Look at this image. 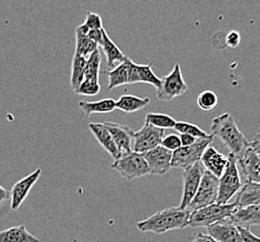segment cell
Segmentation results:
<instances>
[{"instance_id":"6da1fadb","label":"cell","mask_w":260,"mask_h":242,"mask_svg":"<svg viewBox=\"0 0 260 242\" xmlns=\"http://www.w3.org/2000/svg\"><path fill=\"white\" fill-rule=\"evenodd\" d=\"M212 134L217 137L221 143L237 158L249 147L250 143L238 128L237 124L230 113H224L212 120Z\"/></svg>"},{"instance_id":"7a4b0ae2","label":"cell","mask_w":260,"mask_h":242,"mask_svg":"<svg viewBox=\"0 0 260 242\" xmlns=\"http://www.w3.org/2000/svg\"><path fill=\"white\" fill-rule=\"evenodd\" d=\"M190 214L191 212L187 209L182 210L178 207L165 209L137 223L136 227L141 232H152L158 235L168 231L183 229L188 226Z\"/></svg>"},{"instance_id":"3957f363","label":"cell","mask_w":260,"mask_h":242,"mask_svg":"<svg viewBox=\"0 0 260 242\" xmlns=\"http://www.w3.org/2000/svg\"><path fill=\"white\" fill-rule=\"evenodd\" d=\"M236 201L226 204L214 203L204 208L191 212L188 226L190 227H208L210 225L218 223L222 220L226 219L238 208Z\"/></svg>"},{"instance_id":"277c9868","label":"cell","mask_w":260,"mask_h":242,"mask_svg":"<svg viewBox=\"0 0 260 242\" xmlns=\"http://www.w3.org/2000/svg\"><path fill=\"white\" fill-rule=\"evenodd\" d=\"M110 169L116 170L121 177L128 181H133L150 175V169L147 160L140 153L135 151L124 154L114 161Z\"/></svg>"},{"instance_id":"5b68a950","label":"cell","mask_w":260,"mask_h":242,"mask_svg":"<svg viewBox=\"0 0 260 242\" xmlns=\"http://www.w3.org/2000/svg\"><path fill=\"white\" fill-rule=\"evenodd\" d=\"M229 165L226 170L219 178L218 197L216 203L226 204L232 197L240 192L243 186V182L237 167V160L234 155L229 154Z\"/></svg>"},{"instance_id":"8992f818","label":"cell","mask_w":260,"mask_h":242,"mask_svg":"<svg viewBox=\"0 0 260 242\" xmlns=\"http://www.w3.org/2000/svg\"><path fill=\"white\" fill-rule=\"evenodd\" d=\"M215 139L214 134L205 138H199L191 146L181 147L173 152L172 168L187 169V167L201 161L204 150L212 145Z\"/></svg>"},{"instance_id":"52a82bcc","label":"cell","mask_w":260,"mask_h":242,"mask_svg":"<svg viewBox=\"0 0 260 242\" xmlns=\"http://www.w3.org/2000/svg\"><path fill=\"white\" fill-rule=\"evenodd\" d=\"M218 188L219 179L215 177V175L210 174L209 171L205 170L197 193L195 197H193L192 201L189 204L187 210L194 212L216 202L218 197Z\"/></svg>"},{"instance_id":"ba28073f","label":"cell","mask_w":260,"mask_h":242,"mask_svg":"<svg viewBox=\"0 0 260 242\" xmlns=\"http://www.w3.org/2000/svg\"><path fill=\"white\" fill-rule=\"evenodd\" d=\"M187 90V85L182 75L181 66L176 63L171 73L160 79V84L157 89V96L161 101H171L183 95Z\"/></svg>"},{"instance_id":"9c48e42d","label":"cell","mask_w":260,"mask_h":242,"mask_svg":"<svg viewBox=\"0 0 260 242\" xmlns=\"http://www.w3.org/2000/svg\"><path fill=\"white\" fill-rule=\"evenodd\" d=\"M204 165L201 161L193 164L187 167L183 172V195H182L181 203L178 208L186 210L188 208L189 204L192 201L193 197H195L198 190L200 183L204 176Z\"/></svg>"},{"instance_id":"30bf717a","label":"cell","mask_w":260,"mask_h":242,"mask_svg":"<svg viewBox=\"0 0 260 242\" xmlns=\"http://www.w3.org/2000/svg\"><path fill=\"white\" fill-rule=\"evenodd\" d=\"M164 131L165 130L164 129H159L147 122H145V125L141 130L135 132L134 151L143 154L160 146L164 139Z\"/></svg>"},{"instance_id":"8fae6325","label":"cell","mask_w":260,"mask_h":242,"mask_svg":"<svg viewBox=\"0 0 260 242\" xmlns=\"http://www.w3.org/2000/svg\"><path fill=\"white\" fill-rule=\"evenodd\" d=\"M236 160L243 185L247 182L260 183V158L251 147L237 157Z\"/></svg>"},{"instance_id":"7c38bea8","label":"cell","mask_w":260,"mask_h":242,"mask_svg":"<svg viewBox=\"0 0 260 242\" xmlns=\"http://www.w3.org/2000/svg\"><path fill=\"white\" fill-rule=\"evenodd\" d=\"M142 156L147 160L150 169V175H166L172 168L173 152L161 146L143 153Z\"/></svg>"},{"instance_id":"4fadbf2b","label":"cell","mask_w":260,"mask_h":242,"mask_svg":"<svg viewBox=\"0 0 260 242\" xmlns=\"http://www.w3.org/2000/svg\"><path fill=\"white\" fill-rule=\"evenodd\" d=\"M42 174V169L38 168L33 172L18 181L12 186L11 192V208L13 211H17L21 207L25 198L27 197L33 186L37 184Z\"/></svg>"},{"instance_id":"5bb4252c","label":"cell","mask_w":260,"mask_h":242,"mask_svg":"<svg viewBox=\"0 0 260 242\" xmlns=\"http://www.w3.org/2000/svg\"><path fill=\"white\" fill-rule=\"evenodd\" d=\"M201 162L204 165V169L210 174L215 175L218 179L220 178L229 165V157L219 152L213 145L204 150L201 158Z\"/></svg>"},{"instance_id":"9a60e30c","label":"cell","mask_w":260,"mask_h":242,"mask_svg":"<svg viewBox=\"0 0 260 242\" xmlns=\"http://www.w3.org/2000/svg\"><path fill=\"white\" fill-rule=\"evenodd\" d=\"M104 124L106 125V127L108 128L110 134L112 136L120 156L133 151L131 146L135 135L134 130L128 126L119 124L117 122L109 121V122H105Z\"/></svg>"},{"instance_id":"2e32d148","label":"cell","mask_w":260,"mask_h":242,"mask_svg":"<svg viewBox=\"0 0 260 242\" xmlns=\"http://www.w3.org/2000/svg\"><path fill=\"white\" fill-rule=\"evenodd\" d=\"M207 232L218 242H243L237 225H234L230 218L210 225Z\"/></svg>"},{"instance_id":"e0dca14e","label":"cell","mask_w":260,"mask_h":242,"mask_svg":"<svg viewBox=\"0 0 260 242\" xmlns=\"http://www.w3.org/2000/svg\"><path fill=\"white\" fill-rule=\"evenodd\" d=\"M229 218L234 225L248 229L252 225H260V205L238 207Z\"/></svg>"},{"instance_id":"ac0fdd59","label":"cell","mask_w":260,"mask_h":242,"mask_svg":"<svg viewBox=\"0 0 260 242\" xmlns=\"http://www.w3.org/2000/svg\"><path fill=\"white\" fill-rule=\"evenodd\" d=\"M89 130H91L92 135L96 139L100 146L116 160L120 157L118 147L114 142L108 128L104 123H90Z\"/></svg>"},{"instance_id":"d6986e66","label":"cell","mask_w":260,"mask_h":242,"mask_svg":"<svg viewBox=\"0 0 260 242\" xmlns=\"http://www.w3.org/2000/svg\"><path fill=\"white\" fill-rule=\"evenodd\" d=\"M102 49L103 52L107 59V66L109 70L119 65L120 62H123L125 59L124 53L119 50V47L115 44L113 40L110 39L108 32L103 30L102 43L99 46Z\"/></svg>"},{"instance_id":"ffe728a7","label":"cell","mask_w":260,"mask_h":242,"mask_svg":"<svg viewBox=\"0 0 260 242\" xmlns=\"http://www.w3.org/2000/svg\"><path fill=\"white\" fill-rule=\"evenodd\" d=\"M236 203L239 207L260 205V183H245L238 194Z\"/></svg>"},{"instance_id":"44dd1931","label":"cell","mask_w":260,"mask_h":242,"mask_svg":"<svg viewBox=\"0 0 260 242\" xmlns=\"http://www.w3.org/2000/svg\"><path fill=\"white\" fill-rule=\"evenodd\" d=\"M79 107L87 117L92 114H108L116 109V100L105 98L94 101H80Z\"/></svg>"},{"instance_id":"7402d4cb","label":"cell","mask_w":260,"mask_h":242,"mask_svg":"<svg viewBox=\"0 0 260 242\" xmlns=\"http://www.w3.org/2000/svg\"><path fill=\"white\" fill-rule=\"evenodd\" d=\"M0 242H40L38 237L29 233L24 225L13 226L0 231Z\"/></svg>"},{"instance_id":"603a6c76","label":"cell","mask_w":260,"mask_h":242,"mask_svg":"<svg viewBox=\"0 0 260 242\" xmlns=\"http://www.w3.org/2000/svg\"><path fill=\"white\" fill-rule=\"evenodd\" d=\"M149 103L148 98H140L135 95H122L116 101V109L125 113L137 112Z\"/></svg>"},{"instance_id":"cb8c5ba5","label":"cell","mask_w":260,"mask_h":242,"mask_svg":"<svg viewBox=\"0 0 260 242\" xmlns=\"http://www.w3.org/2000/svg\"><path fill=\"white\" fill-rule=\"evenodd\" d=\"M126 57L124 61L120 62L119 65L106 72L108 78V90H114L119 86L128 85V67L126 62Z\"/></svg>"},{"instance_id":"d4e9b609","label":"cell","mask_w":260,"mask_h":242,"mask_svg":"<svg viewBox=\"0 0 260 242\" xmlns=\"http://www.w3.org/2000/svg\"><path fill=\"white\" fill-rule=\"evenodd\" d=\"M99 49V46L78 27L76 28V52L75 54L88 59L91 54Z\"/></svg>"},{"instance_id":"484cf974","label":"cell","mask_w":260,"mask_h":242,"mask_svg":"<svg viewBox=\"0 0 260 242\" xmlns=\"http://www.w3.org/2000/svg\"><path fill=\"white\" fill-rule=\"evenodd\" d=\"M86 62H87V59H85L84 57L75 54L72 61L71 79H70V84L74 92L79 89V86L84 80Z\"/></svg>"},{"instance_id":"4316f807","label":"cell","mask_w":260,"mask_h":242,"mask_svg":"<svg viewBox=\"0 0 260 242\" xmlns=\"http://www.w3.org/2000/svg\"><path fill=\"white\" fill-rule=\"evenodd\" d=\"M102 56L100 49H97L91 56L87 59L86 67H85L84 79L99 81L100 77V69H101Z\"/></svg>"},{"instance_id":"83f0119b","label":"cell","mask_w":260,"mask_h":242,"mask_svg":"<svg viewBox=\"0 0 260 242\" xmlns=\"http://www.w3.org/2000/svg\"><path fill=\"white\" fill-rule=\"evenodd\" d=\"M137 79L138 83H147L152 85L157 90L160 84V79L154 73L152 64H138L137 63Z\"/></svg>"},{"instance_id":"f1b7e54d","label":"cell","mask_w":260,"mask_h":242,"mask_svg":"<svg viewBox=\"0 0 260 242\" xmlns=\"http://www.w3.org/2000/svg\"><path fill=\"white\" fill-rule=\"evenodd\" d=\"M146 122L159 129H174L176 119L169 115L161 113H148L146 116Z\"/></svg>"},{"instance_id":"f546056e","label":"cell","mask_w":260,"mask_h":242,"mask_svg":"<svg viewBox=\"0 0 260 242\" xmlns=\"http://www.w3.org/2000/svg\"><path fill=\"white\" fill-rule=\"evenodd\" d=\"M174 129L177 132H179L180 134H188V135L193 136L198 139L199 138H205L210 135L204 130L199 128L198 126L189 123V122H185V121H178V122L176 121Z\"/></svg>"},{"instance_id":"4dcf8cb0","label":"cell","mask_w":260,"mask_h":242,"mask_svg":"<svg viewBox=\"0 0 260 242\" xmlns=\"http://www.w3.org/2000/svg\"><path fill=\"white\" fill-rule=\"evenodd\" d=\"M218 99L213 90L202 91L197 98L198 107L204 111H211L217 106Z\"/></svg>"},{"instance_id":"1f68e13d","label":"cell","mask_w":260,"mask_h":242,"mask_svg":"<svg viewBox=\"0 0 260 242\" xmlns=\"http://www.w3.org/2000/svg\"><path fill=\"white\" fill-rule=\"evenodd\" d=\"M78 28L82 33H84L85 34H87L89 30L104 28L103 27L102 17L95 12H87V15H86L84 23L81 24V25H79Z\"/></svg>"},{"instance_id":"d6a6232c","label":"cell","mask_w":260,"mask_h":242,"mask_svg":"<svg viewBox=\"0 0 260 242\" xmlns=\"http://www.w3.org/2000/svg\"><path fill=\"white\" fill-rule=\"evenodd\" d=\"M101 86L99 81H92L84 79L83 82L80 84L79 89L75 91V93L79 95L95 96L100 92Z\"/></svg>"},{"instance_id":"836d02e7","label":"cell","mask_w":260,"mask_h":242,"mask_svg":"<svg viewBox=\"0 0 260 242\" xmlns=\"http://www.w3.org/2000/svg\"><path fill=\"white\" fill-rule=\"evenodd\" d=\"M160 146L168 149L170 151L174 152L182 147L180 136L177 135V134H169V135L164 136Z\"/></svg>"},{"instance_id":"e575fe53","label":"cell","mask_w":260,"mask_h":242,"mask_svg":"<svg viewBox=\"0 0 260 242\" xmlns=\"http://www.w3.org/2000/svg\"><path fill=\"white\" fill-rule=\"evenodd\" d=\"M225 41H226V46L235 49L241 43V34L236 30H232L226 34Z\"/></svg>"},{"instance_id":"d590c367","label":"cell","mask_w":260,"mask_h":242,"mask_svg":"<svg viewBox=\"0 0 260 242\" xmlns=\"http://www.w3.org/2000/svg\"><path fill=\"white\" fill-rule=\"evenodd\" d=\"M237 227L243 242H260V237L254 235L248 228H244L242 226Z\"/></svg>"},{"instance_id":"8d00e7d4","label":"cell","mask_w":260,"mask_h":242,"mask_svg":"<svg viewBox=\"0 0 260 242\" xmlns=\"http://www.w3.org/2000/svg\"><path fill=\"white\" fill-rule=\"evenodd\" d=\"M103 30L102 29H93V30H89L87 36L91 39L93 42H95L97 45L100 46L102 43L103 40Z\"/></svg>"},{"instance_id":"74e56055","label":"cell","mask_w":260,"mask_h":242,"mask_svg":"<svg viewBox=\"0 0 260 242\" xmlns=\"http://www.w3.org/2000/svg\"><path fill=\"white\" fill-rule=\"evenodd\" d=\"M191 242H218L215 240L213 236L210 235L204 234L203 232H199L198 235L195 236V238Z\"/></svg>"},{"instance_id":"f35d334b","label":"cell","mask_w":260,"mask_h":242,"mask_svg":"<svg viewBox=\"0 0 260 242\" xmlns=\"http://www.w3.org/2000/svg\"><path fill=\"white\" fill-rule=\"evenodd\" d=\"M179 136H180V140H181L182 147L191 146L198 139V138H195V137L188 135V134H180Z\"/></svg>"},{"instance_id":"ab89813d","label":"cell","mask_w":260,"mask_h":242,"mask_svg":"<svg viewBox=\"0 0 260 242\" xmlns=\"http://www.w3.org/2000/svg\"><path fill=\"white\" fill-rule=\"evenodd\" d=\"M250 147L260 158V133L254 136V140L250 143Z\"/></svg>"},{"instance_id":"60d3db41","label":"cell","mask_w":260,"mask_h":242,"mask_svg":"<svg viewBox=\"0 0 260 242\" xmlns=\"http://www.w3.org/2000/svg\"><path fill=\"white\" fill-rule=\"evenodd\" d=\"M11 197V194L2 186H0V203L6 201Z\"/></svg>"}]
</instances>
